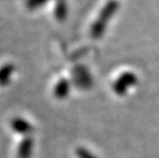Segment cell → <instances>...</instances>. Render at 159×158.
Segmentation results:
<instances>
[{"instance_id":"1","label":"cell","mask_w":159,"mask_h":158,"mask_svg":"<svg viewBox=\"0 0 159 158\" xmlns=\"http://www.w3.org/2000/svg\"><path fill=\"white\" fill-rule=\"evenodd\" d=\"M118 7V3L115 0H110L106 5L104 6L102 11L100 12L99 16H98L97 21L91 27V35L94 38H99L104 32V29L106 27L107 23L109 22V19L114 15Z\"/></svg>"},{"instance_id":"2","label":"cell","mask_w":159,"mask_h":158,"mask_svg":"<svg viewBox=\"0 0 159 158\" xmlns=\"http://www.w3.org/2000/svg\"><path fill=\"white\" fill-rule=\"evenodd\" d=\"M137 82L136 76L133 73H124L123 75H121L119 78L117 79V81L114 83V90L117 95L123 96L128 87L134 85Z\"/></svg>"},{"instance_id":"3","label":"cell","mask_w":159,"mask_h":158,"mask_svg":"<svg viewBox=\"0 0 159 158\" xmlns=\"http://www.w3.org/2000/svg\"><path fill=\"white\" fill-rule=\"evenodd\" d=\"M11 126L16 133L26 134V136H30L34 132V126L29 121H27V120L23 118H20V117H16V118H13L11 120Z\"/></svg>"},{"instance_id":"4","label":"cell","mask_w":159,"mask_h":158,"mask_svg":"<svg viewBox=\"0 0 159 158\" xmlns=\"http://www.w3.org/2000/svg\"><path fill=\"white\" fill-rule=\"evenodd\" d=\"M33 148H34V139L31 136H26L20 143L18 148L19 158H31Z\"/></svg>"},{"instance_id":"5","label":"cell","mask_w":159,"mask_h":158,"mask_svg":"<svg viewBox=\"0 0 159 158\" xmlns=\"http://www.w3.org/2000/svg\"><path fill=\"white\" fill-rule=\"evenodd\" d=\"M70 90V84L69 82L67 81L66 79H62L60 80L59 82L57 83V85L55 86V89H53V95L59 100L65 99L67 97Z\"/></svg>"},{"instance_id":"6","label":"cell","mask_w":159,"mask_h":158,"mask_svg":"<svg viewBox=\"0 0 159 158\" xmlns=\"http://www.w3.org/2000/svg\"><path fill=\"white\" fill-rule=\"evenodd\" d=\"M13 71H15V67L11 64H6L0 68V86H5L8 84Z\"/></svg>"},{"instance_id":"7","label":"cell","mask_w":159,"mask_h":158,"mask_svg":"<svg viewBox=\"0 0 159 158\" xmlns=\"http://www.w3.org/2000/svg\"><path fill=\"white\" fill-rule=\"evenodd\" d=\"M75 153H76V156L78 158H97L93 154H91L89 150L85 149V148H83V147L76 148Z\"/></svg>"},{"instance_id":"8","label":"cell","mask_w":159,"mask_h":158,"mask_svg":"<svg viewBox=\"0 0 159 158\" xmlns=\"http://www.w3.org/2000/svg\"><path fill=\"white\" fill-rule=\"evenodd\" d=\"M47 0H28L27 1V5L29 6L30 8H35V7H38V6L42 5Z\"/></svg>"}]
</instances>
